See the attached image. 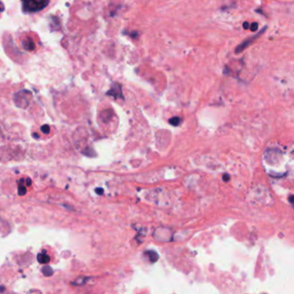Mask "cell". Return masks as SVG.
Instances as JSON below:
<instances>
[{
    "label": "cell",
    "instance_id": "ba28073f",
    "mask_svg": "<svg viewBox=\"0 0 294 294\" xmlns=\"http://www.w3.org/2000/svg\"><path fill=\"white\" fill-rule=\"evenodd\" d=\"M257 28H258V23H257V22H253L251 25H249V29H250L252 32L256 31Z\"/></svg>",
    "mask_w": 294,
    "mask_h": 294
},
{
    "label": "cell",
    "instance_id": "6da1fadb",
    "mask_svg": "<svg viewBox=\"0 0 294 294\" xmlns=\"http://www.w3.org/2000/svg\"><path fill=\"white\" fill-rule=\"evenodd\" d=\"M49 0H22L23 10L32 13L42 10L47 6Z\"/></svg>",
    "mask_w": 294,
    "mask_h": 294
},
{
    "label": "cell",
    "instance_id": "277c9868",
    "mask_svg": "<svg viewBox=\"0 0 294 294\" xmlns=\"http://www.w3.org/2000/svg\"><path fill=\"white\" fill-rule=\"evenodd\" d=\"M22 47L25 50H28V51H33L35 48L34 41H33L31 39H24V40H22Z\"/></svg>",
    "mask_w": 294,
    "mask_h": 294
},
{
    "label": "cell",
    "instance_id": "30bf717a",
    "mask_svg": "<svg viewBox=\"0 0 294 294\" xmlns=\"http://www.w3.org/2000/svg\"><path fill=\"white\" fill-rule=\"evenodd\" d=\"M223 180H224V182H228L230 180V176L228 174H224V176H223Z\"/></svg>",
    "mask_w": 294,
    "mask_h": 294
},
{
    "label": "cell",
    "instance_id": "8992f818",
    "mask_svg": "<svg viewBox=\"0 0 294 294\" xmlns=\"http://www.w3.org/2000/svg\"><path fill=\"white\" fill-rule=\"evenodd\" d=\"M180 123H181V119L179 117H172L170 119V124H171L174 127L179 126Z\"/></svg>",
    "mask_w": 294,
    "mask_h": 294
},
{
    "label": "cell",
    "instance_id": "7a4b0ae2",
    "mask_svg": "<svg viewBox=\"0 0 294 294\" xmlns=\"http://www.w3.org/2000/svg\"><path fill=\"white\" fill-rule=\"evenodd\" d=\"M267 28H268V26H264V28H263L262 30L258 33V34H256V35L251 36V37H249V38H247L246 40H244L241 44H239V45L236 47L235 52H236V53H240V52H242L243 50H245L247 47H249V46L251 45V44L256 40V39L259 38V37L262 35V34L267 30Z\"/></svg>",
    "mask_w": 294,
    "mask_h": 294
},
{
    "label": "cell",
    "instance_id": "7c38bea8",
    "mask_svg": "<svg viewBox=\"0 0 294 294\" xmlns=\"http://www.w3.org/2000/svg\"><path fill=\"white\" fill-rule=\"evenodd\" d=\"M243 28L244 29H248V28H249V22H245L244 23H243Z\"/></svg>",
    "mask_w": 294,
    "mask_h": 294
},
{
    "label": "cell",
    "instance_id": "52a82bcc",
    "mask_svg": "<svg viewBox=\"0 0 294 294\" xmlns=\"http://www.w3.org/2000/svg\"><path fill=\"white\" fill-rule=\"evenodd\" d=\"M38 258L40 262H48V260H49V257H48L47 256H46V255H44V254H40V255H39Z\"/></svg>",
    "mask_w": 294,
    "mask_h": 294
},
{
    "label": "cell",
    "instance_id": "5b68a950",
    "mask_svg": "<svg viewBox=\"0 0 294 294\" xmlns=\"http://www.w3.org/2000/svg\"><path fill=\"white\" fill-rule=\"evenodd\" d=\"M146 255L149 257V260L152 262H157L158 259V255L155 251H152V250H149V251L146 252Z\"/></svg>",
    "mask_w": 294,
    "mask_h": 294
},
{
    "label": "cell",
    "instance_id": "9c48e42d",
    "mask_svg": "<svg viewBox=\"0 0 294 294\" xmlns=\"http://www.w3.org/2000/svg\"><path fill=\"white\" fill-rule=\"evenodd\" d=\"M41 130H42V132H44L45 134H48L49 133V131H50V128H49V127L48 126H43L42 128H41Z\"/></svg>",
    "mask_w": 294,
    "mask_h": 294
},
{
    "label": "cell",
    "instance_id": "3957f363",
    "mask_svg": "<svg viewBox=\"0 0 294 294\" xmlns=\"http://www.w3.org/2000/svg\"><path fill=\"white\" fill-rule=\"evenodd\" d=\"M107 95L111 96H114L115 98H123V96H122V85L120 83H115L111 89L107 92Z\"/></svg>",
    "mask_w": 294,
    "mask_h": 294
},
{
    "label": "cell",
    "instance_id": "4fadbf2b",
    "mask_svg": "<svg viewBox=\"0 0 294 294\" xmlns=\"http://www.w3.org/2000/svg\"><path fill=\"white\" fill-rule=\"evenodd\" d=\"M289 200H290L291 203H294V195L290 196V197H289Z\"/></svg>",
    "mask_w": 294,
    "mask_h": 294
},
{
    "label": "cell",
    "instance_id": "8fae6325",
    "mask_svg": "<svg viewBox=\"0 0 294 294\" xmlns=\"http://www.w3.org/2000/svg\"><path fill=\"white\" fill-rule=\"evenodd\" d=\"M96 193L97 194H99V195H102V194H103V189L102 188H96Z\"/></svg>",
    "mask_w": 294,
    "mask_h": 294
}]
</instances>
